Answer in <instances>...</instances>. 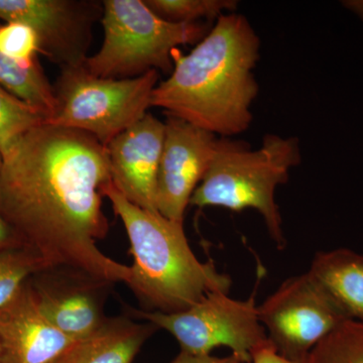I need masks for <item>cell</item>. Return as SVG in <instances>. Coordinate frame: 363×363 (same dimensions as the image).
I'll return each mask as SVG.
<instances>
[{"instance_id":"6da1fadb","label":"cell","mask_w":363,"mask_h":363,"mask_svg":"<svg viewBox=\"0 0 363 363\" xmlns=\"http://www.w3.org/2000/svg\"><path fill=\"white\" fill-rule=\"evenodd\" d=\"M111 182L104 145L87 133L43 124L4 157L0 214L45 267L128 285L130 267L97 247L108 231L102 192Z\"/></svg>"},{"instance_id":"7a4b0ae2","label":"cell","mask_w":363,"mask_h":363,"mask_svg":"<svg viewBox=\"0 0 363 363\" xmlns=\"http://www.w3.org/2000/svg\"><path fill=\"white\" fill-rule=\"evenodd\" d=\"M259 50L245 16L222 14L189 54L174 52L173 71L155 88L152 107L221 138L245 133L259 94Z\"/></svg>"},{"instance_id":"3957f363","label":"cell","mask_w":363,"mask_h":363,"mask_svg":"<svg viewBox=\"0 0 363 363\" xmlns=\"http://www.w3.org/2000/svg\"><path fill=\"white\" fill-rule=\"evenodd\" d=\"M102 194L125 228L133 259L128 286L145 306L155 311L180 312L209 293L229 292L231 279L211 262L198 259L184 223L136 206L112 182Z\"/></svg>"},{"instance_id":"277c9868","label":"cell","mask_w":363,"mask_h":363,"mask_svg":"<svg viewBox=\"0 0 363 363\" xmlns=\"http://www.w3.org/2000/svg\"><path fill=\"white\" fill-rule=\"evenodd\" d=\"M297 138L267 135L259 149L221 138L201 183L190 205L198 208L222 207L231 211L257 210L264 218L267 233L279 250L286 240L283 220L276 203V190L289 180L291 169L301 162Z\"/></svg>"},{"instance_id":"5b68a950","label":"cell","mask_w":363,"mask_h":363,"mask_svg":"<svg viewBox=\"0 0 363 363\" xmlns=\"http://www.w3.org/2000/svg\"><path fill=\"white\" fill-rule=\"evenodd\" d=\"M104 42L84 62L100 78L138 77L150 71H173L179 45L198 44L207 35L200 23H174L157 16L143 0H105Z\"/></svg>"},{"instance_id":"8992f818","label":"cell","mask_w":363,"mask_h":363,"mask_svg":"<svg viewBox=\"0 0 363 363\" xmlns=\"http://www.w3.org/2000/svg\"><path fill=\"white\" fill-rule=\"evenodd\" d=\"M159 72L128 79L100 78L84 65L61 69L56 111L45 124L87 133L106 147L152 107Z\"/></svg>"},{"instance_id":"52a82bcc","label":"cell","mask_w":363,"mask_h":363,"mask_svg":"<svg viewBox=\"0 0 363 363\" xmlns=\"http://www.w3.org/2000/svg\"><path fill=\"white\" fill-rule=\"evenodd\" d=\"M131 313L169 332L181 351L193 354H210L215 348L228 347L241 363H252L253 354L269 342L259 319L255 294L238 301L228 293L213 292L183 311Z\"/></svg>"},{"instance_id":"ba28073f","label":"cell","mask_w":363,"mask_h":363,"mask_svg":"<svg viewBox=\"0 0 363 363\" xmlns=\"http://www.w3.org/2000/svg\"><path fill=\"white\" fill-rule=\"evenodd\" d=\"M267 339L281 357L305 360L347 317L309 272L286 279L257 306Z\"/></svg>"},{"instance_id":"9c48e42d","label":"cell","mask_w":363,"mask_h":363,"mask_svg":"<svg viewBox=\"0 0 363 363\" xmlns=\"http://www.w3.org/2000/svg\"><path fill=\"white\" fill-rule=\"evenodd\" d=\"M104 4L90 0H0V20L30 26L40 54L61 67L84 64Z\"/></svg>"},{"instance_id":"30bf717a","label":"cell","mask_w":363,"mask_h":363,"mask_svg":"<svg viewBox=\"0 0 363 363\" xmlns=\"http://www.w3.org/2000/svg\"><path fill=\"white\" fill-rule=\"evenodd\" d=\"M168 116L157 184V210L184 223L186 209L201 183L221 138L177 117Z\"/></svg>"},{"instance_id":"8fae6325","label":"cell","mask_w":363,"mask_h":363,"mask_svg":"<svg viewBox=\"0 0 363 363\" xmlns=\"http://www.w3.org/2000/svg\"><path fill=\"white\" fill-rule=\"evenodd\" d=\"M30 284L40 311L76 342L89 337L104 323V296L112 284L66 267H45Z\"/></svg>"},{"instance_id":"7c38bea8","label":"cell","mask_w":363,"mask_h":363,"mask_svg":"<svg viewBox=\"0 0 363 363\" xmlns=\"http://www.w3.org/2000/svg\"><path fill=\"white\" fill-rule=\"evenodd\" d=\"M164 131V123L147 113L105 147L114 187L128 201L150 211L157 212V175Z\"/></svg>"},{"instance_id":"4fadbf2b","label":"cell","mask_w":363,"mask_h":363,"mask_svg":"<svg viewBox=\"0 0 363 363\" xmlns=\"http://www.w3.org/2000/svg\"><path fill=\"white\" fill-rule=\"evenodd\" d=\"M77 343L42 314L28 281L14 300L0 309L1 363H60Z\"/></svg>"},{"instance_id":"5bb4252c","label":"cell","mask_w":363,"mask_h":363,"mask_svg":"<svg viewBox=\"0 0 363 363\" xmlns=\"http://www.w3.org/2000/svg\"><path fill=\"white\" fill-rule=\"evenodd\" d=\"M308 272L348 319L363 323L362 253L343 247L317 252Z\"/></svg>"},{"instance_id":"9a60e30c","label":"cell","mask_w":363,"mask_h":363,"mask_svg":"<svg viewBox=\"0 0 363 363\" xmlns=\"http://www.w3.org/2000/svg\"><path fill=\"white\" fill-rule=\"evenodd\" d=\"M149 323L125 317L108 318L72 351L74 363H133L145 341L157 330Z\"/></svg>"},{"instance_id":"2e32d148","label":"cell","mask_w":363,"mask_h":363,"mask_svg":"<svg viewBox=\"0 0 363 363\" xmlns=\"http://www.w3.org/2000/svg\"><path fill=\"white\" fill-rule=\"evenodd\" d=\"M0 85L14 96L42 111L47 121L56 111L54 87L38 60L16 61L0 52Z\"/></svg>"},{"instance_id":"e0dca14e","label":"cell","mask_w":363,"mask_h":363,"mask_svg":"<svg viewBox=\"0 0 363 363\" xmlns=\"http://www.w3.org/2000/svg\"><path fill=\"white\" fill-rule=\"evenodd\" d=\"M47 116L0 85V152L6 157L28 131L43 125Z\"/></svg>"},{"instance_id":"ac0fdd59","label":"cell","mask_w":363,"mask_h":363,"mask_svg":"<svg viewBox=\"0 0 363 363\" xmlns=\"http://www.w3.org/2000/svg\"><path fill=\"white\" fill-rule=\"evenodd\" d=\"M306 363H363V323L344 322L310 351Z\"/></svg>"},{"instance_id":"d6986e66","label":"cell","mask_w":363,"mask_h":363,"mask_svg":"<svg viewBox=\"0 0 363 363\" xmlns=\"http://www.w3.org/2000/svg\"><path fill=\"white\" fill-rule=\"evenodd\" d=\"M45 267V262L28 248L0 252V309L14 300L33 274Z\"/></svg>"},{"instance_id":"ffe728a7","label":"cell","mask_w":363,"mask_h":363,"mask_svg":"<svg viewBox=\"0 0 363 363\" xmlns=\"http://www.w3.org/2000/svg\"><path fill=\"white\" fill-rule=\"evenodd\" d=\"M157 16L174 23H199L214 20L224 13H235V0H145Z\"/></svg>"},{"instance_id":"44dd1931","label":"cell","mask_w":363,"mask_h":363,"mask_svg":"<svg viewBox=\"0 0 363 363\" xmlns=\"http://www.w3.org/2000/svg\"><path fill=\"white\" fill-rule=\"evenodd\" d=\"M0 52L16 61H35L40 52L39 37L25 23H6L0 26Z\"/></svg>"},{"instance_id":"7402d4cb","label":"cell","mask_w":363,"mask_h":363,"mask_svg":"<svg viewBox=\"0 0 363 363\" xmlns=\"http://www.w3.org/2000/svg\"><path fill=\"white\" fill-rule=\"evenodd\" d=\"M171 363H241L233 354L226 357H212L211 354H193L181 351Z\"/></svg>"},{"instance_id":"603a6c76","label":"cell","mask_w":363,"mask_h":363,"mask_svg":"<svg viewBox=\"0 0 363 363\" xmlns=\"http://www.w3.org/2000/svg\"><path fill=\"white\" fill-rule=\"evenodd\" d=\"M23 247V243H21L18 234L13 230V227L9 225L4 217L0 214V252Z\"/></svg>"},{"instance_id":"cb8c5ba5","label":"cell","mask_w":363,"mask_h":363,"mask_svg":"<svg viewBox=\"0 0 363 363\" xmlns=\"http://www.w3.org/2000/svg\"><path fill=\"white\" fill-rule=\"evenodd\" d=\"M252 363H306V359L300 360V362L286 359V358L281 357L272 347V344L269 342L262 350L257 351L253 354Z\"/></svg>"},{"instance_id":"d4e9b609","label":"cell","mask_w":363,"mask_h":363,"mask_svg":"<svg viewBox=\"0 0 363 363\" xmlns=\"http://www.w3.org/2000/svg\"><path fill=\"white\" fill-rule=\"evenodd\" d=\"M344 6L357 13L363 21V0H350V1L344 2Z\"/></svg>"},{"instance_id":"484cf974","label":"cell","mask_w":363,"mask_h":363,"mask_svg":"<svg viewBox=\"0 0 363 363\" xmlns=\"http://www.w3.org/2000/svg\"><path fill=\"white\" fill-rule=\"evenodd\" d=\"M72 351H73V350H72ZM60 363H74L73 358H72V352L70 353V354L68 355V357H67L66 358H64V359L62 360V362Z\"/></svg>"},{"instance_id":"4316f807","label":"cell","mask_w":363,"mask_h":363,"mask_svg":"<svg viewBox=\"0 0 363 363\" xmlns=\"http://www.w3.org/2000/svg\"><path fill=\"white\" fill-rule=\"evenodd\" d=\"M2 162H4V157H2L1 152H0V169H1Z\"/></svg>"},{"instance_id":"83f0119b","label":"cell","mask_w":363,"mask_h":363,"mask_svg":"<svg viewBox=\"0 0 363 363\" xmlns=\"http://www.w3.org/2000/svg\"><path fill=\"white\" fill-rule=\"evenodd\" d=\"M0 363H1V354H0Z\"/></svg>"}]
</instances>
